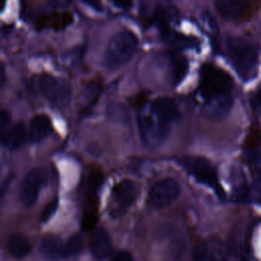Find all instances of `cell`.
<instances>
[{
	"mask_svg": "<svg viewBox=\"0 0 261 261\" xmlns=\"http://www.w3.org/2000/svg\"><path fill=\"white\" fill-rule=\"evenodd\" d=\"M102 179H103V175L99 170V168H95L91 170L90 176H89V188H90L91 195L96 193V191L99 189V187L102 184Z\"/></svg>",
	"mask_w": 261,
	"mask_h": 261,
	"instance_id": "7402d4cb",
	"label": "cell"
},
{
	"mask_svg": "<svg viewBox=\"0 0 261 261\" xmlns=\"http://www.w3.org/2000/svg\"><path fill=\"white\" fill-rule=\"evenodd\" d=\"M27 137V130L22 123H16L13 126H11L7 133L1 137L2 143L11 149H15L20 147Z\"/></svg>",
	"mask_w": 261,
	"mask_h": 261,
	"instance_id": "9a60e30c",
	"label": "cell"
},
{
	"mask_svg": "<svg viewBox=\"0 0 261 261\" xmlns=\"http://www.w3.org/2000/svg\"><path fill=\"white\" fill-rule=\"evenodd\" d=\"M251 196L255 202L261 203V174L257 177L251 189Z\"/></svg>",
	"mask_w": 261,
	"mask_h": 261,
	"instance_id": "d4e9b609",
	"label": "cell"
},
{
	"mask_svg": "<svg viewBox=\"0 0 261 261\" xmlns=\"http://www.w3.org/2000/svg\"><path fill=\"white\" fill-rule=\"evenodd\" d=\"M40 251L45 258L51 261H57L59 259L66 258L64 244L58 237L54 234H47L42 239Z\"/></svg>",
	"mask_w": 261,
	"mask_h": 261,
	"instance_id": "7c38bea8",
	"label": "cell"
},
{
	"mask_svg": "<svg viewBox=\"0 0 261 261\" xmlns=\"http://www.w3.org/2000/svg\"><path fill=\"white\" fill-rule=\"evenodd\" d=\"M38 84L41 93L52 105L65 107L69 103L71 88L66 80L44 73L39 77Z\"/></svg>",
	"mask_w": 261,
	"mask_h": 261,
	"instance_id": "5b68a950",
	"label": "cell"
},
{
	"mask_svg": "<svg viewBox=\"0 0 261 261\" xmlns=\"http://www.w3.org/2000/svg\"><path fill=\"white\" fill-rule=\"evenodd\" d=\"M91 252L98 260L109 257L112 253V244L108 232L104 228H97L91 238Z\"/></svg>",
	"mask_w": 261,
	"mask_h": 261,
	"instance_id": "8fae6325",
	"label": "cell"
},
{
	"mask_svg": "<svg viewBox=\"0 0 261 261\" xmlns=\"http://www.w3.org/2000/svg\"><path fill=\"white\" fill-rule=\"evenodd\" d=\"M193 261H223V255L216 245L203 243L195 248Z\"/></svg>",
	"mask_w": 261,
	"mask_h": 261,
	"instance_id": "5bb4252c",
	"label": "cell"
},
{
	"mask_svg": "<svg viewBox=\"0 0 261 261\" xmlns=\"http://www.w3.org/2000/svg\"><path fill=\"white\" fill-rule=\"evenodd\" d=\"M178 194V184L172 178H164L152 187L148 196V203L153 208H162L174 201Z\"/></svg>",
	"mask_w": 261,
	"mask_h": 261,
	"instance_id": "ba28073f",
	"label": "cell"
},
{
	"mask_svg": "<svg viewBox=\"0 0 261 261\" xmlns=\"http://www.w3.org/2000/svg\"><path fill=\"white\" fill-rule=\"evenodd\" d=\"M10 114L3 110L1 112V115H0V133H1V137H3L7 130L11 127L10 126Z\"/></svg>",
	"mask_w": 261,
	"mask_h": 261,
	"instance_id": "cb8c5ba5",
	"label": "cell"
},
{
	"mask_svg": "<svg viewBox=\"0 0 261 261\" xmlns=\"http://www.w3.org/2000/svg\"><path fill=\"white\" fill-rule=\"evenodd\" d=\"M188 71V62L180 55H171L170 58V74L173 85L180 83Z\"/></svg>",
	"mask_w": 261,
	"mask_h": 261,
	"instance_id": "e0dca14e",
	"label": "cell"
},
{
	"mask_svg": "<svg viewBox=\"0 0 261 261\" xmlns=\"http://www.w3.org/2000/svg\"><path fill=\"white\" fill-rule=\"evenodd\" d=\"M112 3L119 9H129L133 6V0H112Z\"/></svg>",
	"mask_w": 261,
	"mask_h": 261,
	"instance_id": "83f0119b",
	"label": "cell"
},
{
	"mask_svg": "<svg viewBox=\"0 0 261 261\" xmlns=\"http://www.w3.org/2000/svg\"><path fill=\"white\" fill-rule=\"evenodd\" d=\"M140 193L137 182L130 179H123L116 184L111 193L109 213L112 217L124 214L127 208L136 201Z\"/></svg>",
	"mask_w": 261,
	"mask_h": 261,
	"instance_id": "8992f818",
	"label": "cell"
},
{
	"mask_svg": "<svg viewBox=\"0 0 261 261\" xmlns=\"http://www.w3.org/2000/svg\"><path fill=\"white\" fill-rule=\"evenodd\" d=\"M81 1H83L86 5L90 6L91 8L97 11H103V5L100 0H81Z\"/></svg>",
	"mask_w": 261,
	"mask_h": 261,
	"instance_id": "f1b7e54d",
	"label": "cell"
},
{
	"mask_svg": "<svg viewBox=\"0 0 261 261\" xmlns=\"http://www.w3.org/2000/svg\"><path fill=\"white\" fill-rule=\"evenodd\" d=\"M97 221V205L95 200L91 198L88 201V205L85 208L84 216H83V227L88 230L93 228Z\"/></svg>",
	"mask_w": 261,
	"mask_h": 261,
	"instance_id": "d6986e66",
	"label": "cell"
},
{
	"mask_svg": "<svg viewBox=\"0 0 261 261\" xmlns=\"http://www.w3.org/2000/svg\"><path fill=\"white\" fill-rule=\"evenodd\" d=\"M179 162L199 182L209 186L219 197H223V191L218 182L216 169L208 159L199 156H187L181 158Z\"/></svg>",
	"mask_w": 261,
	"mask_h": 261,
	"instance_id": "277c9868",
	"label": "cell"
},
{
	"mask_svg": "<svg viewBox=\"0 0 261 261\" xmlns=\"http://www.w3.org/2000/svg\"><path fill=\"white\" fill-rule=\"evenodd\" d=\"M215 6L223 18L232 21L244 20L253 11L252 0H215Z\"/></svg>",
	"mask_w": 261,
	"mask_h": 261,
	"instance_id": "9c48e42d",
	"label": "cell"
},
{
	"mask_svg": "<svg viewBox=\"0 0 261 261\" xmlns=\"http://www.w3.org/2000/svg\"><path fill=\"white\" fill-rule=\"evenodd\" d=\"M256 160L261 163V145L260 147L257 149V153H256Z\"/></svg>",
	"mask_w": 261,
	"mask_h": 261,
	"instance_id": "f546056e",
	"label": "cell"
},
{
	"mask_svg": "<svg viewBox=\"0 0 261 261\" xmlns=\"http://www.w3.org/2000/svg\"><path fill=\"white\" fill-rule=\"evenodd\" d=\"M82 245H83V240L80 234L71 236L64 244L65 257H69L77 254L82 249Z\"/></svg>",
	"mask_w": 261,
	"mask_h": 261,
	"instance_id": "44dd1931",
	"label": "cell"
},
{
	"mask_svg": "<svg viewBox=\"0 0 261 261\" xmlns=\"http://www.w3.org/2000/svg\"><path fill=\"white\" fill-rule=\"evenodd\" d=\"M57 207H58V199H57V198H54V199H52V200L45 206L44 211H43V213H42V217H41V218H42V221H43V222L48 221V220L52 217V215L56 212Z\"/></svg>",
	"mask_w": 261,
	"mask_h": 261,
	"instance_id": "603a6c76",
	"label": "cell"
},
{
	"mask_svg": "<svg viewBox=\"0 0 261 261\" xmlns=\"http://www.w3.org/2000/svg\"><path fill=\"white\" fill-rule=\"evenodd\" d=\"M231 88L232 79L226 71L211 64L202 67L200 93L209 104L211 112L221 113L227 109V96Z\"/></svg>",
	"mask_w": 261,
	"mask_h": 261,
	"instance_id": "6da1fadb",
	"label": "cell"
},
{
	"mask_svg": "<svg viewBox=\"0 0 261 261\" xmlns=\"http://www.w3.org/2000/svg\"><path fill=\"white\" fill-rule=\"evenodd\" d=\"M137 47L138 38L132 31L123 30L118 32L107 46L105 65L109 69H118L124 66L133 58Z\"/></svg>",
	"mask_w": 261,
	"mask_h": 261,
	"instance_id": "7a4b0ae2",
	"label": "cell"
},
{
	"mask_svg": "<svg viewBox=\"0 0 261 261\" xmlns=\"http://www.w3.org/2000/svg\"><path fill=\"white\" fill-rule=\"evenodd\" d=\"M110 261H133V257L128 252L121 251L115 254Z\"/></svg>",
	"mask_w": 261,
	"mask_h": 261,
	"instance_id": "4316f807",
	"label": "cell"
},
{
	"mask_svg": "<svg viewBox=\"0 0 261 261\" xmlns=\"http://www.w3.org/2000/svg\"><path fill=\"white\" fill-rule=\"evenodd\" d=\"M72 22V16L68 12L54 13L50 17V24L54 30H62Z\"/></svg>",
	"mask_w": 261,
	"mask_h": 261,
	"instance_id": "ffe728a7",
	"label": "cell"
},
{
	"mask_svg": "<svg viewBox=\"0 0 261 261\" xmlns=\"http://www.w3.org/2000/svg\"><path fill=\"white\" fill-rule=\"evenodd\" d=\"M151 110L160 124L169 128V125L179 118V111L175 102L167 97H159L153 101Z\"/></svg>",
	"mask_w": 261,
	"mask_h": 261,
	"instance_id": "30bf717a",
	"label": "cell"
},
{
	"mask_svg": "<svg viewBox=\"0 0 261 261\" xmlns=\"http://www.w3.org/2000/svg\"><path fill=\"white\" fill-rule=\"evenodd\" d=\"M9 253L15 258H23L31 251V245L28 239L21 233H13L7 242Z\"/></svg>",
	"mask_w": 261,
	"mask_h": 261,
	"instance_id": "2e32d148",
	"label": "cell"
},
{
	"mask_svg": "<svg viewBox=\"0 0 261 261\" xmlns=\"http://www.w3.org/2000/svg\"><path fill=\"white\" fill-rule=\"evenodd\" d=\"M48 181V172L44 167H36L24 176L19 191V199L23 206L31 207L35 204L40 190Z\"/></svg>",
	"mask_w": 261,
	"mask_h": 261,
	"instance_id": "52a82bcc",
	"label": "cell"
},
{
	"mask_svg": "<svg viewBox=\"0 0 261 261\" xmlns=\"http://www.w3.org/2000/svg\"><path fill=\"white\" fill-rule=\"evenodd\" d=\"M227 51L236 70L244 79H250L258 64L256 46L243 38L233 37L227 41Z\"/></svg>",
	"mask_w": 261,
	"mask_h": 261,
	"instance_id": "3957f363",
	"label": "cell"
},
{
	"mask_svg": "<svg viewBox=\"0 0 261 261\" xmlns=\"http://www.w3.org/2000/svg\"><path fill=\"white\" fill-rule=\"evenodd\" d=\"M101 92V86L98 82H91L89 83L83 92V103L86 107H92Z\"/></svg>",
	"mask_w": 261,
	"mask_h": 261,
	"instance_id": "ac0fdd59",
	"label": "cell"
},
{
	"mask_svg": "<svg viewBox=\"0 0 261 261\" xmlns=\"http://www.w3.org/2000/svg\"><path fill=\"white\" fill-rule=\"evenodd\" d=\"M3 83H4V67L2 65L1 66V84L3 85Z\"/></svg>",
	"mask_w": 261,
	"mask_h": 261,
	"instance_id": "4dcf8cb0",
	"label": "cell"
},
{
	"mask_svg": "<svg viewBox=\"0 0 261 261\" xmlns=\"http://www.w3.org/2000/svg\"><path fill=\"white\" fill-rule=\"evenodd\" d=\"M51 130V120L46 114L35 115L30 123L29 137L34 143L42 141Z\"/></svg>",
	"mask_w": 261,
	"mask_h": 261,
	"instance_id": "4fadbf2b",
	"label": "cell"
},
{
	"mask_svg": "<svg viewBox=\"0 0 261 261\" xmlns=\"http://www.w3.org/2000/svg\"><path fill=\"white\" fill-rule=\"evenodd\" d=\"M252 108L259 114H261V90L257 91L251 98Z\"/></svg>",
	"mask_w": 261,
	"mask_h": 261,
	"instance_id": "484cf974",
	"label": "cell"
}]
</instances>
